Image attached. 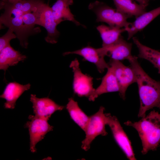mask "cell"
<instances>
[{"label":"cell","instance_id":"cell-1","mask_svg":"<svg viewBox=\"0 0 160 160\" xmlns=\"http://www.w3.org/2000/svg\"><path fill=\"white\" fill-rule=\"evenodd\" d=\"M136 78L140 100L138 117L146 116V112L154 107L160 109V81L151 77L143 70L134 56L128 60Z\"/></svg>","mask_w":160,"mask_h":160},{"label":"cell","instance_id":"cell-2","mask_svg":"<svg viewBox=\"0 0 160 160\" xmlns=\"http://www.w3.org/2000/svg\"><path fill=\"white\" fill-rule=\"evenodd\" d=\"M124 124L137 132L142 143L143 154L156 150L160 143V113L158 111H151L138 121H128Z\"/></svg>","mask_w":160,"mask_h":160},{"label":"cell","instance_id":"cell-3","mask_svg":"<svg viewBox=\"0 0 160 160\" xmlns=\"http://www.w3.org/2000/svg\"><path fill=\"white\" fill-rule=\"evenodd\" d=\"M0 9L4 10L0 17L1 28L4 26L12 30L21 46L27 48L28 37L36 32L28 29L24 24L22 18L23 12L8 2H1Z\"/></svg>","mask_w":160,"mask_h":160},{"label":"cell","instance_id":"cell-4","mask_svg":"<svg viewBox=\"0 0 160 160\" xmlns=\"http://www.w3.org/2000/svg\"><path fill=\"white\" fill-rule=\"evenodd\" d=\"M88 8L96 14L97 22H105L110 26L124 28L128 27L130 23L127 20L131 17L103 2L96 1L92 2Z\"/></svg>","mask_w":160,"mask_h":160},{"label":"cell","instance_id":"cell-5","mask_svg":"<svg viewBox=\"0 0 160 160\" xmlns=\"http://www.w3.org/2000/svg\"><path fill=\"white\" fill-rule=\"evenodd\" d=\"M105 108L101 106L95 113L89 116L85 132L84 139L82 141L81 148L87 151L90 148L93 141L98 136H106L108 133L105 129L106 115Z\"/></svg>","mask_w":160,"mask_h":160},{"label":"cell","instance_id":"cell-6","mask_svg":"<svg viewBox=\"0 0 160 160\" xmlns=\"http://www.w3.org/2000/svg\"><path fill=\"white\" fill-rule=\"evenodd\" d=\"M105 115L106 124L110 127L116 142L128 159L136 160L131 141L117 118L110 113Z\"/></svg>","mask_w":160,"mask_h":160},{"label":"cell","instance_id":"cell-7","mask_svg":"<svg viewBox=\"0 0 160 160\" xmlns=\"http://www.w3.org/2000/svg\"><path fill=\"white\" fill-rule=\"evenodd\" d=\"M36 12L38 17V25L44 28L47 32V35L45 38V41L52 44L57 43L60 32L57 29L58 24L54 19L49 4L43 3Z\"/></svg>","mask_w":160,"mask_h":160},{"label":"cell","instance_id":"cell-8","mask_svg":"<svg viewBox=\"0 0 160 160\" xmlns=\"http://www.w3.org/2000/svg\"><path fill=\"white\" fill-rule=\"evenodd\" d=\"M30 120L27 122L25 127L28 128L30 136V149L31 152L36 151L37 144L44 139L46 135L52 131L53 127L50 125L48 120L35 115H30Z\"/></svg>","mask_w":160,"mask_h":160},{"label":"cell","instance_id":"cell-9","mask_svg":"<svg viewBox=\"0 0 160 160\" xmlns=\"http://www.w3.org/2000/svg\"><path fill=\"white\" fill-rule=\"evenodd\" d=\"M112 68L119 88V94L123 100L126 99V93L129 86L136 83V78L132 67L124 65L120 61L111 59L108 63Z\"/></svg>","mask_w":160,"mask_h":160},{"label":"cell","instance_id":"cell-10","mask_svg":"<svg viewBox=\"0 0 160 160\" xmlns=\"http://www.w3.org/2000/svg\"><path fill=\"white\" fill-rule=\"evenodd\" d=\"M70 66L73 73V85L74 93L79 97L89 98L95 90L93 87V78L82 73L76 58L71 62Z\"/></svg>","mask_w":160,"mask_h":160},{"label":"cell","instance_id":"cell-11","mask_svg":"<svg viewBox=\"0 0 160 160\" xmlns=\"http://www.w3.org/2000/svg\"><path fill=\"white\" fill-rule=\"evenodd\" d=\"M69 54H76L82 57L85 60L94 63L96 66L99 72L103 73L105 69L110 66L104 59L107 56L106 49L102 47L95 48L90 46L71 52H67L63 54L64 56Z\"/></svg>","mask_w":160,"mask_h":160},{"label":"cell","instance_id":"cell-12","mask_svg":"<svg viewBox=\"0 0 160 160\" xmlns=\"http://www.w3.org/2000/svg\"><path fill=\"white\" fill-rule=\"evenodd\" d=\"M30 101L33 104L35 116L48 120L55 112L62 111L64 106L60 105L48 97L39 98L31 94Z\"/></svg>","mask_w":160,"mask_h":160},{"label":"cell","instance_id":"cell-13","mask_svg":"<svg viewBox=\"0 0 160 160\" xmlns=\"http://www.w3.org/2000/svg\"><path fill=\"white\" fill-rule=\"evenodd\" d=\"M73 3V0H57L51 7L54 19L58 25L63 21L68 20L85 28V25L76 20L71 12L69 7Z\"/></svg>","mask_w":160,"mask_h":160},{"label":"cell","instance_id":"cell-14","mask_svg":"<svg viewBox=\"0 0 160 160\" xmlns=\"http://www.w3.org/2000/svg\"><path fill=\"white\" fill-rule=\"evenodd\" d=\"M31 86L30 83L23 85L16 82L9 83L0 96V98L6 100L4 103V108L6 109H14L17 100L24 92L29 90Z\"/></svg>","mask_w":160,"mask_h":160},{"label":"cell","instance_id":"cell-15","mask_svg":"<svg viewBox=\"0 0 160 160\" xmlns=\"http://www.w3.org/2000/svg\"><path fill=\"white\" fill-rule=\"evenodd\" d=\"M119 88L112 68L110 66L102 78L101 84L88 98L90 101H94L100 95L108 92H119Z\"/></svg>","mask_w":160,"mask_h":160},{"label":"cell","instance_id":"cell-16","mask_svg":"<svg viewBox=\"0 0 160 160\" xmlns=\"http://www.w3.org/2000/svg\"><path fill=\"white\" fill-rule=\"evenodd\" d=\"M160 14V7L148 12H145L137 17L129 26L124 28L129 39L139 31L142 30Z\"/></svg>","mask_w":160,"mask_h":160},{"label":"cell","instance_id":"cell-17","mask_svg":"<svg viewBox=\"0 0 160 160\" xmlns=\"http://www.w3.org/2000/svg\"><path fill=\"white\" fill-rule=\"evenodd\" d=\"M132 46V43L127 42L122 36L113 45L104 48L107 51V56L111 59L119 61L125 59L129 60L134 56L131 53Z\"/></svg>","mask_w":160,"mask_h":160},{"label":"cell","instance_id":"cell-18","mask_svg":"<svg viewBox=\"0 0 160 160\" xmlns=\"http://www.w3.org/2000/svg\"><path fill=\"white\" fill-rule=\"evenodd\" d=\"M26 57L8 45L0 51V69L5 72L8 68L23 62Z\"/></svg>","mask_w":160,"mask_h":160},{"label":"cell","instance_id":"cell-19","mask_svg":"<svg viewBox=\"0 0 160 160\" xmlns=\"http://www.w3.org/2000/svg\"><path fill=\"white\" fill-rule=\"evenodd\" d=\"M96 28L103 41L102 47L106 48L117 43L122 37L121 34L125 31L124 28L107 26L104 25H99Z\"/></svg>","mask_w":160,"mask_h":160},{"label":"cell","instance_id":"cell-20","mask_svg":"<svg viewBox=\"0 0 160 160\" xmlns=\"http://www.w3.org/2000/svg\"><path fill=\"white\" fill-rule=\"evenodd\" d=\"M132 39L138 50V57L150 62L160 73V52L143 44L136 37H133Z\"/></svg>","mask_w":160,"mask_h":160},{"label":"cell","instance_id":"cell-21","mask_svg":"<svg viewBox=\"0 0 160 160\" xmlns=\"http://www.w3.org/2000/svg\"><path fill=\"white\" fill-rule=\"evenodd\" d=\"M66 108L72 120L85 132L89 116L81 110L78 103L72 98L69 99Z\"/></svg>","mask_w":160,"mask_h":160},{"label":"cell","instance_id":"cell-22","mask_svg":"<svg viewBox=\"0 0 160 160\" xmlns=\"http://www.w3.org/2000/svg\"><path fill=\"white\" fill-rule=\"evenodd\" d=\"M116 9L131 17L137 18L146 12V7L132 0H113Z\"/></svg>","mask_w":160,"mask_h":160},{"label":"cell","instance_id":"cell-23","mask_svg":"<svg viewBox=\"0 0 160 160\" xmlns=\"http://www.w3.org/2000/svg\"><path fill=\"white\" fill-rule=\"evenodd\" d=\"M44 3V0H20L14 3H9L23 13H26L34 11Z\"/></svg>","mask_w":160,"mask_h":160},{"label":"cell","instance_id":"cell-24","mask_svg":"<svg viewBox=\"0 0 160 160\" xmlns=\"http://www.w3.org/2000/svg\"><path fill=\"white\" fill-rule=\"evenodd\" d=\"M22 18L24 24L26 27L29 30L35 31L37 29L34 28L35 25H38V16L35 10L30 12L23 13Z\"/></svg>","mask_w":160,"mask_h":160},{"label":"cell","instance_id":"cell-25","mask_svg":"<svg viewBox=\"0 0 160 160\" xmlns=\"http://www.w3.org/2000/svg\"><path fill=\"white\" fill-rule=\"evenodd\" d=\"M17 38L16 35L12 30L8 29L6 33L0 37V51L10 44V41Z\"/></svg>","mask_w":160,"mask_h":160},{"label":"cell","instance_id":"cell-26","mask_svg":"<svg viewBox=\"0 0 160 160\" xmlns=\"http://www.w3.org/2000/svg\"><path fill=\"white\" fill-rule=\"evenodd\" d=\"M137 1L138 4L143 6L146 7L148 6L149 4L150 0H135Z\"/></svg>","mask_w":160,"mask_h":160},{"label":"cell","instance_id":"cell-27","mask_svg":"<svg viewBox=\"0 0 160 160\" xmlns=\"http://www.w3.org/2000/svg\"><path fill=\"white\" fill-rule=\"evenodd\" d=\"M20 0H1V2H8L11 3H15Z\"/></svg>","mask_w":160,"mask_h":160}]
</instances>
